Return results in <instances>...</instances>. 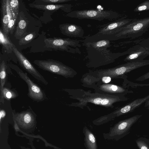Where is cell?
I'll list each match as a JSON object with an SVG mask.
<instances>
[{
    "mask_svg": "<svg viewBox=\"0 0 149 149\" xmlns=\"http://www.w3.org/2000/svg\"><path fill=\"white\" fill-rule=\"evenodd\" d=\"M71 0H36L33 3L42 5L49 4L50 3H57L68 2Z\"/></svg>",
    "mask_w": 149,
    "mask_h": 149,
    "instance_id": "26",
    "label": "cell"
},
{
    "mask_svg": "<svg viewBox=\"0 0 149 149\" xmlns=\"http://www.w3.org/2000/svg\"><path fill=\"white\" fill-rule=\"evenodd\" d=\"M45 47L54 50L65 51L72 54H81L79 48L80 41L69 38L54 37L44 39Z\"/></svg>",
    "mask_w": 149,
    "mask_h": 149,
    "instance_id": "2",
    "label": "cell"
},
{
    "mask_svg": "<svg viewBox=\"0 0 149 149\" xmlns=\"http://www.w3.org/2000/svg\"><path fill=\"white\" fill-rule=\"evenodd\" d=\"M16 94L12 90L4 88L0 95V101L4 103V97L7 99H10L16 97Z\"/></svg>",
    "mask_w": 149,
    "mask_h": 149,
    "instance_id": "21",
    "label": "cell"
},
{
    "mask_svg": "<svg viewBox=\"0 0 149 149\" xmlns=\"http://www.w3.org/2000/svg\"><path fill=\"white\" fill-rule=\"evenodd\" d=\"M84 136V145L86 149H97L96 138L93 133L86 126L83 130Z\"/></svg>",
    "mask_w": 149,
    "mask_h": 149,
    "instance_id": "16",
    "label": "cell"
},
{
    "mask_svg": "<svg viewBox=\"0 0 149 149\" xmlns=\"http://www.w3.org/2000/svg\"><path fill=\"white\" fill-rule=\"evenodd\" d=\"M13 52L17 57L21 66L34 78L46 85L47 81L36 69L25 56L21 52L15 45L13 48Z\"/></svg>",
    "mask_w": 149,
    "mask_h": 149,
    "instance_id": "10",
    "label": "cell"
},
{
    "mask_svg": "<svg viewBox=\"0 0 149 149\" xmlns=\"http://www.w3.org/2000/svg\"><path fill=\"white\" fill-rule=\"evenodd\" d=\"M86 58L89 64L97 65L107 64L113 61L118 57V54L112 52L109 49L98 50L91 47H86Z\"/></svg>",
    "mask_w": 149,
    "mask_h": 149,
    "instance_id": "8",
    "label": "cell"
},
{
    "mask_svg": "<svg viewBox=\"0 0 149 149\" xmlns=\"http://www.w3.org/2000/svg\"><path fill=\"white\" fill-rule=\"evenodd\" d=\"M123 94L109 95L97 93L86 94L81 98H77L79 101L78 106L85 105L91 102L96 104L107 107H113L115 102L124 101L128 99Z\"/></svg>",
    "mask_w": 149,
    "mask_h": 149,
    "instance_id": "1",
    "label": "cell"
},
{
    "mask_svg": "<svg viewBox=\"0 0 149 149\" xmlns=\"http://www.w3.org/2000/svg\"><path fill=\"white\" fill-rule=\"evenodd\" d=\"M145 107L148 109H149V99L145 102Z\"/></svg>",
    "mask_w": 149,
    "mask_h": 149,
    "instance_id": "34",
    "label": "cell"
},
{
    "mask_svg": "<svg viewBox=\"0 0 149 149\" xmlns=\"http://www.w3.org/2000/svg\"><path fill=\"white\" fill-rule=\"evenodd\" d=\"M137 145L139 149H149V139L141 137L136 141Z\"/></svg>",
    "mask_w": 149,
    "mask_h": 149,
    "instance_id": "24",
    "label": "cell"
},
{
    "mask_svg": "<svg viewBox=\"0 0 149 149\" xmlns=\"http://www.w3.org/2000/svg\"><path fill=\"white\" fill-rule=\"evenodd\" d=\"M141 116V115H137L120 121L110 127L108 132L103 134L104 139L116 141L119 140L129 133L132 127Z\"/></svg>",
    "mask_w": 149,
    "mask_h": 149,
    "instance_id": "3",
    "label": "cell"
},
{
    "mask_svg": "<svg viewBox=\"0 0 149 149\" xmlns=\"http://www.w3.org/2000/svg\"><path fill=\"white\" fill-rule=\"evenodd\" d=\"M59 28L61 33L68 36L74 38H82L84 32L80 26L71 23L60 24Z\"/></svg>",
    "mask_w": 149,
    "mask_h": 149,
    "instance_id": "11",
    "label": "cell"
},
{
    "mask_svg": "<svg viewBox=\"0 0 149 149\" xmlns=\"http://www.w3.org/2000/svg\"><path fill=\"white\" fill-rule=\"evenodd\" d=\"M141 53V52H137L131 54L127 56L124 60L125 61L131 62L132 60L137 58Z\"/></svg>",
    "mask_w": 149,
    "mask_h": 149,
    "instance_id": "29",
    "label": "cell"
},
{
    "mask_svg": "<svg viewBox=\"0 0 149 149\" xmlns=\"http://www.w3.org/2000/svg\"><path fill=\"white\" fill-rule=\"evenodd\" d=\"M36 33L35 32L27 35L21 39L19 41V44L21 45L26 44L30 42L36 37Z\"/></svg>",
    "mask_w": 149,
    "mask_h": 149,
    "instance_id": "25",
    "label": "cell"
},
{
    "mask_svg": "<svg viewBox=\"0 0 149 149\" xmlns=\"http://www.w3.org/2000/svg\"><path fill=\"white\" fill-rule=\"evenodd\" d=\"M17 18V17H13L4 29L3 30L4 33L7 35L9 33L12 34Z\"/></svg>",
    "mask_w": 149,
    "mask_h": 149,
    "instance_id": "23",
    "label": "cell"
},
{
    "mask_svg": "<svg viewBox=\"0 0 149 149\" xmlns=\"http://www.w3.org/2000/svg\"><path fill=\"white\" fill-rule=\"evenodd\" d=\"M2 30H3L13 16L9 5V0L1 1Z\"/></svg>",
    "mask_w": 149,
    "mask_h": 149,
    "instance_id": "14",
    "label": "cell"
},
{
    "mask_svg": "<svg viewBox=\"0 0 149 149\" xmlns=\"http://www.w3.org/2000/svg\"><path fill=\"white\" fill-rule=\"evenodd\" d=\"M33 63L44 70L66 78L73 77L77 74L73 69L57 60L52 59L36 60Z\"/></svg>",
    "mask_w": 149,
    "mask_h": 149,
    "instance_id": "4",
    "label": "cell"
},
{
    "mask_svg": "<svg viewBox=\"0 0 149 149\" xmlns=\"http://www.w3.org/2000/svg\"><path fill=\"white\" fill-rule=\"evenodd\" d=\"M30 7L38 10L56 11L61 10L64 12L68 13L71 12L72 6L71 4H49L42 5L35 3H30L29 4Z\"/></svg>",
    "mask_w": 149,
    "mask_h": 149,
    "instance_id": "13",
    "label": "cell"
},
{
    "mask_svg": "<svg viewBox=\"0 0 149 149\" xmlns=\"http://www.w3.org/2000/svg\"><path fill=\"white\" fill-rule=\"evenodd\" d=\"M125 86L127 87L130 86L132 88L134 87H136L137 86H149V84H140L137 83H135L131 81H128L127 80L125 81Z\"/></svg>",
    "mask_w": 149,
    "mask_h": 149,
    "instance_id": "27",
    "label": "cell"
},
{
    "mask_svg": "<svg viewBox=\"0 0 149 149\" xmlns=\"http://www.w3.org/2000/svg\"><path fill=\"white\" fill-rule=\"evenodd\" d=\"M149 79V72L136 79L137 81H143Z\"/></svg>",
    "mask_w": 149,
    "mask_h": 149,
    "instance_id": "31",
    "label": "cell"
},
{
    "mask_svg": "<svg viewBox=\"0 0 149 149\" xmlns=\"http://www.w3.org/2000/svg\"><path fill=\"white\" fill-rule=\"evenodd\" d=\"M110 41L102 40L92 42H83L82 45L98 50H106L111 46Z\"/></svg>",
    "mask_w": 149,
    "mask_h": 149,
    "instance_id": "18",
    "label": "cell"
},
{
    "mask_svg": "<svg viewBox=\"0 0 149 149\" xmlns=\"http://www.w3.org/2000/svg\"><path fill=\"white\" fill-rule=\"evenodd\" d=\"M100 89L105 92L115 94L116 95L132 93L133 91L123 87L113 84H104L100 85Z\"/></svg>",
    "mask_w": 149,
    "mask_h": 149,
    "instance_id": "15",
    "label": "cell"
},
{
    "mask_svg": "<svg viewBox=\"0 0 149 149\" xmlns=\"http://www.w3.org/2000/svg\"><path fill=\"white\" fill-rule=\"evenodd\" d=\"M0 121L1 120V118H4L5 115H6V112L5 111L3 110H1L0 112Z\"/></svg>",
    "mask_w": 149,
    "mask_h": 149,
    "instance_id": "33",
    "label": "cell"
},
{
    "mask_svg": "<svg viewBox=\"0 0 149 149\" xmlns=\"http://www.w3.org/2000/svg\"><path fill=\"white\" fill-rule=\"evenodd\" d=\"M118 15L116 12L111 10L91 9L72 11L66 15L79 19H91L101 21L105 19L111 20L116 19L118 17Z\"/></svg>",
    "mask_w": 149,
    "mask_h": 149,
    "instance_id": "5",
    "label": "cell"
},
{
    "mask_svg": "<svg viewBox=\"0 0 149 149\" xmlns=\"http://www.w3.org/2000/svg\"><path fill=\"white\" fill-rule=\"evenodd\" d=\"M149 65V60L133 61L119 65L114 68L99 71V75L108 76L111 78H123L126 74L142 67Z\"/></svg>",
    "mask_w": 149,
    "mask_h": 149,
    "instance_id": "7",
    "label": "cell"
},
{
    "mask_svg": "<svg viewBox=\"0 0 149 149\" xmlns=\"http://www.w3.org/2000/svg\"><path fill=\"white\" fill-rule=\"evenodd\" d=\"M32 112L26 111L17 113L13 115L15 120L23 128L30 127L34 125L35 122L34 116Z\"/></svg>",
    "mask_w": 149,
    "mask_h": 149,
    "instance_id": "12",
    "label": "cell"
},
{
    "mask_svg": "<svg viewBox=\"0 0 149 149\" xmlns=\"http://www.w3.org/2000/svg\"><path fill=\"white\" fill-rule=\"evenodd\" d=\"M0 42L5 53L10 54L13 52V48L14 45L11 41L8 35L4 33L1 29L0 30Z\"/></svg>",
    "mask_w": 149,
    "mask_h": 149,
    "instance_id": "17",
    "label": "cell"
},
{
    "mask_svg": "<svg viewBox=\"0 0 149 149\" xmlns=\"http://www.w3.org/2000/svg\"><path fill=\"white\" fill-rule=\"evenodd\" d=\"M27 23L25 19L20 15L15 32L14 37L19 40L25 36L27 33L26 32Z\"/></svg>",
    "mask_w": 149,
    "mask_h": 149,
    "instance_id": "19",
    "label": "cell"
},
{
    "mask_svg": "<svg viewBox=\"0 0 149 149\" xmlns=\"http://www.w3.org/2000/svg\"><path fill=\"white\" fill-rule=\"evenodd\" d=\"M10 68L15 70L19 77L27 84L28 87L29 97L33 100L41 102L46 98L44 91L38 86L34 83L28 76L27 74L23 72L17 66L12 63L9 64Z\"/></svg>",
    "mask_w": 149,
    "mask_h": 149,
    "instance_id": "9",
    "label": "cell"
},
{
    "mask_svg": "<svg viewBox=\"0 0 149 149\" xmlns=\"http://www.w3.org/2000/svg\"><path fill=\"white\" fill-rule=\"evenodd\" d=\"M144 26V23L143 22H141L134 26L131 29V32L137 31L142 29Z\"/></svg>",
    "mask_w": 149,
    "mask_h": 149,
    "instance_id": "28",
    "label": "cell"
},
{
    "mask_svg": "<svg viewBox=\"0 0 149 149\" xmlns=\"http://www.w3.org/2000/svg\"><path fill=\"white\" fill-rule=\"evenodd\" d=\"M111 79V78L108 76H104L102 77V81L105 83H107L109 82Z\"/></svg>",
    "mask_w": 149,
    "mask_h": 149,
    "instance_id": "32",
    "label": "cell"
},
{
    "mask_svg": "<svg viewBox=\"0 0 149 149\" xmlns=\"http://www.w3.org/2000/svg\"><path fill=\"white\" fill-rule=\"evenodd\" d=\"M9 5L13 16L18 17L19 14V1L17 0H9Z\"/></svg>",
    "mask_w": 149,
    "mask_h": 149,
    "instance_id": "22",
    "label": "cell"
},
{
    "mask_svg": "<svg viewBox=\"0 0 149 149\" xmlns=\"http://www.w3.org/2000/svg\"><path fill=\"white\" fill-rule=\"evenodd\" d=\"M6 65L5 61H2L0 65V90L1 94L4 88L3 86L6 82Z\"/></svg>",
    "mask_w": 149,
    "mask_h": 149,
    "instance_id": "20",
    "label": "cell"
},
{
    "mask_svg": "<svg viewBox=\"0 0 149 149\" xmlns=\"http://www.w3.org/2000/svg\"><path fill=\"white\" fill-rule=\"evenodd\" d=\"M149 9V2H145L138 6L136 10L137 11H141Z\"/></svg>",
    "mask_w": 149,
    "mask_h": 149,
    "instance_id": "30",
    "label": "cell"
},
{
    "mask_svg": "<svg viewBox=\"0 0 149 149\" xmlns=\"http://www.w3.org/2000/svg\"><path fill=\"white\" fill-rule=\"evenodd\" d=\"M149 99V94L140 98L135 100L117 109L113 112L101 116L93 121L94 124L98 125L106 123L121 116L133 111Z\"/></svg>",
    "mask_w": 149,
    "mask_h": 149,
    "instance_id": "6",
    "label": "cell"
}]
</instances>
